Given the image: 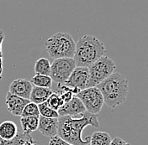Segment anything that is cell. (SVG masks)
Segmentation results:
<instances>
[{"label": "cell", "instance_id": "obj_4", "mask_svg": "<svg viewBox=\"0 0 148 145\" xmlns=\"http://www.w3.org/2000/svg\"><path fill=\"white\" fill-rule=\"evenodd\" d=\"M75 46L76 43L73 38L66 32H57L45 42L47 53L54 60L59 58H73Z\"/></svg>", "mask_w": 148, "mask_h": 145}, {"label": "cell", "instance_id": "obj_20", "mask_svg": "<svg viewBox=\"0 0 148 145\" xmlns=\"http://www.w3.org/2000/svg\"><path fill=\"white\" fill-rule=\"evenodd\" d=\"M46 102L51 108L55 110L56 112L64 103L62 97H61V96H60V94L57 92H54V91L51 93V95L49 97V98L47 99Z\"/></svg>", "mask_w": 148, "mask_h": 145}, {"label": "cell", "instance_id": "obj_2", "mask_svg": "<svg viewBox=\"0 0 148 145\" xmlns=\"http://www.w3.org/2000/svg\"><path fill=\"white\" fill-rule=\"evenodd\" d=\"M129 82L125 76L114 72L103 80L96 87L101 91L103 102L110 108L121 105L128 96Z\"/></svg>", "mask_w": 148, "mask_h": 145}, {"label": "cell", "instance_id": "obj_26", "mask_svg": "<svg viewBox=\"0 0 148 145\" xmlns=\"http://www.w3.org/2000/svg\"><path fill=\"white\" fill-rule=\"evenodd\" d=\"M88 145H89V144H88Z\"/></svg>", "mask_w": 148, "mask_h": 145}, {"label": "cell", "instance_id": "obj_1", "mask_svg": "<svg viewBox=\"0 0 148 145\" xmlns=\"http://www.w3.org/2000/svg\"><path fill=\"white\" fill-rule=\"evenodd\" d=\"M88 126L99 127L98 115L84 112L77 116L59 117L57 136L73 145H88L90 137L86 138L82 137L83 129Z\"/></svg>", "mask_w": 148, "mask_h": 145}, {"label": "cell", "instance_id": "obj_15", "mask_svg": "<svg viewBox=\"0 0 148 145\" xmlns=\"http://www.w3.org/2000/svg\"><path fill=\"white\" fill-rule=\"evenodd\" d=\"M20 123L24 133L30 134L38 128L39 117H20Z\"/></svg>", "mask_w": 148, "mask_h": 145}, {"label": "cell", "instance_id": "obj_8", "mask_svg": "<svg viewBox=\"0 0 148 145\" xmlns=\"http://www.w3.org/2000/svg\"><path fill=\"white\" fill-rule=\"evenodd\" d=\"M88 80V67L76 66L73 71L68 77V79L64 83L62 84L71 88L73 91L74 94L77 95L79 91L87 88Z\"/></svg>", "mask_w": 148, "mask_h": 145}, {"label": "cell", "instance_id": "obj_5", "mask_svg": "<svg viewBox=\"0 0 148 145\" xmlns=\"http://www.w3.org/2000/svg\"><path fill=\"white\" fill-rule=\"evenodd\" d=\"M116 65L114 61L108 56H102L88 67V80L87 87H92L99 85L112 73L114 72Z\"/></svg>", "mask_w": 148, "mask_h": 145}, {"label": "cell", "instance_id": "obj_21", "mask_svg": "<svg viewBox=\"0 0 148 145\" xmlns=\"http://www.w3.org/2000/svg\"><path fill=\"white\" fill-rule=\"evenodd\" d=\"M38 108H39V112H40V116L45 117V118H58L59 115L58 112L51 109L47 104L46 102H43L38 105Z\"/></svg>", "mask_w": 148, "mask_h": 145}, {"label": "cell", "instance_id": "obj_12", "mask_svg": "<svg viewBox=\"0 0 148 145\" xmlns=\"http://www.w3.org/2000/svg\"><path fill=\"white\" fill-rule=\"evenodd\" d=\"M58 129V118H45L42 116L39 117V124L38 128L39 132L44 136L51 137L57 135Z\"/></svg>", "mask_w": 148, "mask_h": 145}, {"label": "cell", "instance_id": "obj_10", "mask_svg": "<svg viewBox=\"0 0 148 145\" xmlns=\"http://www.w3.org/2000/svg\"><path fill=\"white\" fill-rule=\"evenodd\" d=\"M29 102V100L19 97L18 96H15L9 91L6 94V98H5L6 107H7L8 111L14 116L20 117L23 112V109L25 108V107Z\"/></svg>", "mask_w": 148, "mask_h": 145}, {"label": "cell", "instance_id": "obj_22", "mask_svg": "<svg viewBox=\"0 0 148 145\" xmlns=\"http://www.w3.org/2000/svg\"><path fill=\"white\" fill-rule=\"evenodd\" d=\"M20 117H40L38 105L29 101L23 109Z\"/></svg>", "mask_w": 148, "mask_h": 145}, {"label": "cell", "instance_id": "obj_24", "mask_svg": "<svg viewBox=\"0 0 148 145\" xmlns=\"http://www.w3.org/2000/svg\"><path fill=\"white\" fill-rule=\"evenodd\" d=\"M110 145H130L129 143L125 142V140H123L120 138H114V139H112L110 144Z\"/></svg>", "mask_w": 148, "mask_h": 145}, {"label": "cell", "instance_id": "obj_16", "mask_svg": "<svg viewBox=\"0 0 148 145\" xmlns=\"http://www.w3.org/2000/svg\"><path fill=\"white\" fill-rule=\"evenodd\" d=\"M112 138L105 132H95L90 137L89 145H110Z\"/></svg>", "mask_w": 148, "mask_h": 145}, {"label": "cell", "instance_id": "obj_3", "mask_svg": "<svg viewBox=\"0 0 148 145\" xmlns=\"http://www.w3.org/2000/svg\"><path fill=\"white\" fill-rule=\"evenodd\" d=\"M106 53L103 43L92 35H83L79 38L75 46L73 60L76 66L88 67Z\"/></svg>", "mask_w": 148, "mask_h": 145}, {"label": "cell", "instance_id": "obj_6", "mask_svg": "<svg viewBox=\"0 0 148 145\" xmlns=\"http://www.w3.org/2000/svg\"><path fill=\"white\" fill-rule=\"evenodd\" d=\"M83 102L86 112L98 115L103 106V97L101 91L96 86L87 87L75 95Z\"/></svg>", "mask_w": 148, "mask_h": 145}, {"label": "cell", "instance_id": "obj_19", "mask_svg": "<svg viewBox=\"0 0 148 145\" xmlns=\"http://www.w3.org/2000/svg\"><path fill=\"white\" fill-rule=\"evenodd\" d=\"M31 138L32 137L29 134H25V133H22V134L18 133L17 136L10 140H4L0 138V145H23Z\"/></svg>", "mask_w": 148, "mask_h": 145}, {"label": "cell", "instance_id": "obj_11", "mask_svg": "<svg viewBox=\"0 0 148 145\" xmlns=\"http://www.w3.org/2000/svg\"><path fill=\"white\" fill-rule=\"evenodd\" d=\"M32 88L33 85L29 81L26 79L18 78L11 82L9 86V92L24 99L29 100Z\"/></svg>", "mask_w": 148, "mask_h": 145}, {"label": "cell", "instance_id": "obj_14", "mask_svg": "<svg viewBox=\"0 0 148 145\" xmlns=\"http://www.w3.org/2000/svg\"><path fill=\"white\" fill-rule=\"evenodd\" d=\"M18 135V127L13 121H4L0 123V138L10 140Z\"/></svg>", "mask_w": 148, "mask_h": 145}, {"label": "cell", "instance_id": "obj_17", "mask_svg": "<svg viewBox=\"0 0 148 145\" xmlns=\"http://www.w3.org/2000/svg\"><path fill=\"white\" fill-rule=\"evenodd\" d=\"M35 72L36 75L50 76L51 72V63L46 58H40L35 64Z\"/></svg>", "mask_w": 148, "mask_h": 145}, {"label": "cell", "instance_id": "obj_9", "mask_svg": "<svg viewBox=\"0 0 148 145\" xmlns=\"http://www.w3.org/2000/svg\"><path fill=\"white\" fill-rule=\"evenodd\" d=\"M84 112H86V109L83 106V102L76 96H74L69 101L63 103V105L57 111L59 117L77 116Z\"/></svg>", "mask_w": 148, "mask_h": 145}, {"label": "cell", "instance_id": "obj_25", "mask_svg": "<svg viewBox=\"0 0 148 145\" xmlns=\"http://www.w3.org/2000/svg\"><path fill=\"white\" fill-rule=\"evenodd\" d=\"M23 145H37V143L36 142V141H34L33 140V138H31L30 139H29V140H27L25 144Z\"/></svg>", "mask_w": 148, "mask_h": 145}, {"label": "cell", "instance_id": "obj_23", "mask_svg": "<svg viewBox=\"0 0 148 145\" xmlns=\"http://www.w3.org/2000/svg\"><path fill=\"white\" fill-rule=\"evenodd\" d=\"M48 145H73L67 142H66L65 140H63L62 138H61L60 137H58L57 135L54 137H51L50 138L49 141V144Z\"/></svg>", "mask_w": 148, "mask_h": 145}, {"label": "cell", "instance_id": "obj_13", "mask_svg": "<svg viewBox=\"0 0 148 145\" xmlns=\"http://www.w3.org/2000/svg\"><path fill=\"white\" fill-rule=\"evenodd\" d=\"M52 92L53 91L51 90V88L38 87V86H33V88H32L29 100L30 102H33L35 104L39 105L40 103L46 102Z\"/></svg>", "mask_w": 148, "mask_h": 145}, {"label": "cell", "instance_id": "obj_7", "mask_svg": "<svg viewBox=\"0 0 148 145\" xmlns=\"http://www.w3.org/2000/svg\"><path fill=\"white\" fill-rule=\"evenodd\" d=\"M76 67L73 58H59L55 59L51 64L50 77L52 82L57 84L64 83Z\"/></svg>", "mask_w": 148, "mask_h": 145}, {"label": "cell", "instance_id": "obj_18", "mask_svg": "<svg viewBox=\"0 0 148 145\" xmlns=\"http://www.w3.org/2000/svg\"><path fill=\"white\" fill-rule=\"evenodd\" d=\"M30 82L34 86L44 87V88H51L52 86V80L49 76L44 75H36L32 77Z\"/></svg>", "mask_w": 148, "mask_h": 145}]
</instances>
